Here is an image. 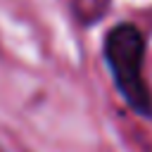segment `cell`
Wrapping results in <instances>:
<instances>
[{"mask_svg": "<svg viewBox=\"0 0 152 152\" xmlns=\"http://www.w3.org/2000/svg\"><path fill=\"white\" fill-rule=\"evenodd\" d=\"M142 57H145V38L133 24H119L107 33L104 59L109 64L119 93L138 114L150 116L152 97L142 81Z\"/></svg>", "mask_w": 152, "mask_h": 152, "instance_id": "6da1fadb", "label": "cell"}]
</instances>
